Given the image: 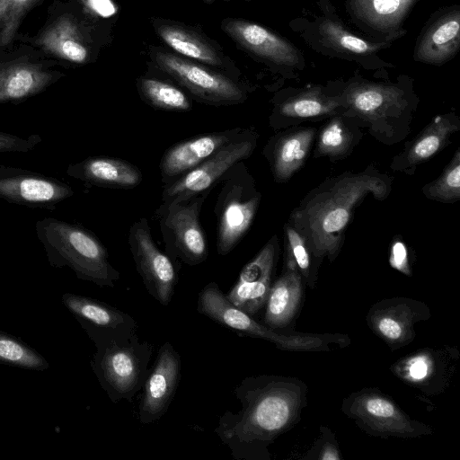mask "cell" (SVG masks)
<instances>
[{
  "mask_svg": "<svg viewBox=\"0 0 460 460\" xmlns=\"http://www.w3.org/2000/svg\"><path fill=\"white\" fill-rule=\"evenodd\" d=\"M307 393V385L296 377L247 376L234 389L240 410L226 411L214 431L234 459L270 460L269 447L301 420Z\"/></svg>",
  "mask_w": 460,
  "mask_h": 460,
  "instance_id": "cell-1",
  "label": "cell"
},
{
  "mask_svg": "<svg viewBox=\"0 0 460 460\" xmlns=\"http://www.w3.org/2000/svg\"><path fill=\"white\" fill-rule=\"evenodd\" d=\"M390 190L388 176L374 170L344 173L314 190L292 212L289 224L304 236L313 258L332 261L355 207L368 194L382 200Z\"/></svg>",
  "mask_w": 460,
  "mask_h": 460,
  "instance_id": "cell-2",
  "label": "cell"
},
{
  "mask_svg": "<svg viewBox=\"0 0 460 460\" xmlns=\"http://www.w3.org/2000/svg\"><path fill=\"white\" fill-rule=\"evenodd\" d=\"M288 26L307 47L322 56L354 62L370 71L395 67L380 55L392 45L354 34L331 0H316L314 10H304L301 15L288 22Z\"/></svg>",
  "mask_w": 460,
  "mask_h": 460,
  "instance_id": "cell-3",
  "label": "cell"
},
{
  "mask_svg": "<svg viewBox=\"0 0 460 460\" xmlns=\"http://www.w3.org/2000/svg\"><path fill=\"white\" fill-rule=\"evenodd\" d=\"M35 226L52 267H68L79 279L102 288H113L119 279L107 249L89 229L53 217L38 220Z\"/></svg>",
  "mask_w": 460,
  "mask_h": 460,
  "instance_id": "cell-4",
  "label": "cell"
},
{
  "mask_svg": "<svg viewBox=\"0 0 460 460\" xmlns=\"http://www.w3.org/2000/svg\"><path fill=\"white\" fill-rule=\"evenodd\" d=\"M342 96L346 117L367 121L372 131L391 138L394 126L412 111L418 102L412 80L400 75L396 82H376L355 74L345 83L337 82Z\"/></svg>",
  "mask_w": 460,
  "mask_h": 460,
  "instance_id": "cell-5",
  "label": "cell"
},
{
  "mask_svg": "<svg viewBox=\"0 0 460 460\" xmlns=\"http://www.w3.org/2000/svg\"><path fill=\"white\" fill-rule=\"evenodd\" d=\"M147 53L156 68L201 103L212 106L236 105L248 98L246 85L221 71L160 46L150 45Z\"/></svg>",
  "mask_w": 460,
  "mask_h": 460,
  "instance_id": "cell-6",
  "label": "cell"
},
{
  "mask_svg": "<svg viewBox=\"0 0 460 460\" xmlns=\"http://www.w3.org/2000/svg\"><path fill=\"white\" fill-rule=\"evenodd\" d=\"M217 195V252L225 256L231 252L250 229L257 213L261 195L243 162L234 164L220 180Z\"/></svg>",
  "mask_w": 460,
  "mask_h": 460,
  "instance_id": "cell-7",
  "label": "cell"
},
{
  "mask_svg": "<svg viewBox=\"0 0 460 460\" xmlns=\"http://www.w3.org/2000/svg\"><path fill=\"white\" fill-rule=\"evenodd\" d=\"M341 411L365 433L381 438H420L431 426L411 418L389 395L365 387L344 397Z\"/></svg>",
  "mask_w": 460,
  "mask_h": 460,
  "instance_id": "cell-8",
  "label": "cell"
},
{
  "mask_svg": "<svg viewBox=\"0 0 460 460\" xmlns=\"http://www.w3.org/2000/svg\"><path fill=\"white\" fill-rule=\"evenodd\" d=\"M154 345L134 334L123 344L96 349L91 367L102 388L113 402H132L143 388Z\"/></svg>",
  "mask_w": 460,
  "mask_h": 460,
  "instance_id": "cell-9",
  "label": "cell"
},
{
  "mask_svg": "<svg viewBox=\"0 0 460 460\" xmlns=\"http://www.w3.org/2000/svg\"><path fill=\"white\" fill-rule=\"evenodd\" d=\"M220 28L240 49L285 78L298 76L305 66L303 52L267 27L243 18L227 17L222 20Z\"/></svg>",
  "mask_w": 460,
  "mask_h": 460,
  "instance_id": "cell-10",
  "label": "cell"
},
{
  "mask_svg": "<svg viewBox=\"0 0 460 460\" xmlns=\"http://www.w3.org/2000/svg\"><path fill=\"white\" fill-rule=\"evenodd\" d=\"M256 143V134L245 129L242 135L221 146L199 164L165 184L162 191V202L157 209L210 191L211 187L220 181L234 164L251 156Z\"/></svg>",
  "mask_w": 460,
  "mask_h": 460,
  "instance_id": "cell-11",
  "label": "cell"
},
{
  "mask_svg": "<svg viewBox=\"0 0 460 460\" xmlns=\"http://www.w3.org/2000/svg\"><path fill=\"white\" fill-rule=\"evenodd\" d=\"M90 22L63 14L39 34L36 44L49 54L74 64L93 62L101 49L111 41V23Z\"/></svg>",
  "mask_w": 460,
  "mask_h": 460,
  "instance_id": "cell-12",
  "label": "cell"
},
{
  "mask_svg": "<svg viewBox=\"0 0 460 460\" xmlns=\"http://www.w3.org/2000/svg\"><path fill=\"white\" fill-rule=\"evenodd\" d=\"M208 193H200L155 212L167 254L189 266L202 263L208 254L206 235L199 220L201 208Z\"/></svg>",
  "mask_w": 460,
  "mask_h": 460,
  "instance_id": "cell-13",
  "label": "cell"
},
{
  "mask_svg": "<svg viewBox=\"0 0 460 460\" xmlns=\"http://www.w3.org/2000/svg\"><path fill=\"white\" fill-rule=\"evenodd\" d=\"M128 243L146 291L162 305H169L178 283V272L172 258L155 243L146 218L132 224Z\"/></svg>",
  "mask_w": 460,
  "mask_h": 460,
  "instance_id": "cell-14",
  "label": "cell"
},
{
  "mask_svg": "<svg viewBox=\"0 0 460 460\" xmlns=\"http://www.w3.org/2000/svg\"><path fill=\"white\" fill-rule=\"evenodd\" d=\"M459 358L454 346L423 348L398 358L389 369L402 383L431 397L449 387Z\"/></svg>",
  "mask_w": 460,
  "mask_h": 460,
  "instance_id": "cell-15",
  "label": "cell"
},
{
  "mask_svg": "<svg viewBox=\"0 0 460 460\" xmlns=\"http://www.w3.org/2000/svg\"><path fill=\"white\" fill-rule=\"evenodd\" d=\"M62 303L74 315L96 349L128 342L137 323L130 314L89 296L64 293Z\"/></svg>",
  "mask_w": 460,
  "mask_h": 460,
  "instance_id": "cell-16",
  "label": "cell"
},
{
  "mask_svg": "<svg viewBox=\"0 0 460 460\" xmlns=\"http://www.w3.org/2000/svg\"><path fill=\"white\" fill-rule=\"evenodd\" d=\"M157 37L172 52L240 80L241 71L221 46L201 31L179 21L150 17Z\"/></svg>",
  "mask_w": 460,
  "mask_h": 460,
  "instance_id": "cell-17",
  "label": "cell"
},
{
  "mask_svg": "<svg viewBox=\"0 0 460 460\" xmlns=\"http://www.w3.org/2000/svg\"><path fill=\"white\" fill-rule=\"evenodd\" d=\"M430 317V308L424 302L395 296L375 303L366 321L372 332L394 351L411 343L416 337L415 325Z\"/></svg>",
  "mask_w": 460,
  "mask_h": 460,
  "instance_id": "cell-18",
  "label": "cell"
},
{
  "mask_svg": "<svg viewBox=\"0 0 460 460\" xmlns=\"http://www.w3.org/2000/svg\"><path fill=\"white\" fill-rule=\"evenodd\" d=\"M420 0H343L351 23L368 40L394 42L408 32L404 23Z\"/></svg>",
  "mask_w": 460,
  "mask_h": 460,
  "instance_id": "cell-19",
  "label": "cell"
},
{
  "mask_svg": "<svg viewBox=\"0 0 460 460\" xmlns=\"http://www.w3.org/2000/svg\"><path fill=\"white\" fill-rule=\"evenodd\" d=\"M74 195L66 183L44 174L0 165V198L22 206L55 209Z\"/></svg>",
  "mask_w": 460,
  "mask_h": 460,
  "instance_id": "cell-20",
  "label": "cell"
},
{
  "mask_svg": "<svg viewBox=\"0 0 460 460\" xmlns=\"http://www.w3.org/2000/svg\"><path fill=\"white\" fill-rule=\"evenodd\" d=\"M181 368V357L177 350L170 342L164 343L143 385L138 408V419L142 424H150L165 414L177 391Z\"/></svg>",
  "mask_w": 460,
  "mask_h": 460,
  "instance_id": "cell-21",
  "label": "cell"
},
{
  "mask_svg": "<svg viewBox=\"0 0 460 460\" xmlns=\"http://www.w3.org/2000/svg\"><path fill=\"white\" fill-rule=\"evenodd\" d=\"M460 49V5L441 7L429 17L413 49V60L442 66L452 60Z\"/></svg>",
  "mask_w": 460,
  "mask_h": 460,
  "instance_id": "cell-22",
  "label": "cell"
},
{
  "mask_svg": "<svg viewBox=\"0 0 460 460\" xmlns=\"http://www.w3.org/2000/svg\"><path fill=\"white\" fill-rule=\"evenodd\" d=\"M279 243L273 236L240 271L236 283L226 295L238 308L253 316L264 305L273 283Z\"/></svg>",
  "mask_w": 460,
  "mask_h": 460,
  "instance_id": "cell-23",
  "label": "cell"
},
{
  "mask_svg": "<svg viewBox=\"0 0 460 460\" xmlns=\"http://www.w3.org/2000/svg\"><path fill=\"white\" fill-rule=\"evenodd\" d=\"M274 103L273 117L288 120L342 115L346 111L337 83L285 89L275 95Z\"/></svg>",
  "mask_w": 460,
  "mask_h": 460,
  "instance_id": "cell-24",
  "label": "cell"
},
{
  "mask_svg": "<svg viewBox=\"0 0 460 460\" xmlns=\"http://www.w3.org/2000/svg\"><path fill=\"white\" fill-rule=\"evenodd\" d=\"M244 130L235 128L202 134L170 146L163 154L159 164L162 181L164 185L173 181L199 164L221 146L238 137Z\"/></svg>",
  "mask_w": 460,
  "mask_h": 460,
  "instance_id": "cell-25",
  "label": "cell"
},
{
  "mask_svg": "<svg viewBox=\"0 0 460 460\" xmlns=\"http://www.w3.org/2000/svg\"><path fill=\"white\" fill-rule=\"evenodd\" d=\"M305 281L297 268L286 261L285 269L270 289L266 303L264 323L276 330L292 324L304 298Z\"/></svg>",
  "mask_w": 460,
  "mask_h": 460,
  "instance_id": "cell-26",
  "label": "cell"
},
{
  "mask_svg": "<svg viewBox=\"0 0 460 460\" xmlns=\"http://www.w3.org/2000/svg\"><path fill=\"white\" fill-rule=\"evenodd\" d=\"M61 75L26 60L0 64V104L18 103L43 92Z\"/></svg>",
  "mask_w": 460,
  "mask_h": 460,
  "instance_id": "cell-27",
  "label": "cell"
},
{
  "mask_svg": "<svg viewBox=\"0 0 460 460\" xmlns=\"http://www.w3.org/2000/svg\"><path fill=\"white\" fill-rule=\"evenodd\" d=\"M66 173L85 183L111 189H133L143 180L142 172L137 165L108 156H92L71 164Z\"/></svg>",
  "mask_w": 460,
  "mask_h": 460,
  "instance_id": "cell-28",
  "label": "cell"
},
{
  "mask_svg": "<svg viewBox=\"0 0 460 460\" xmlns=\"http://www.w3.org/2000/svg\"><path fill=\"white\" fill-rule=\"evenodd\" d=\"M458 129V119L454 115L436 117L401 154L396 168H411L426 162L444 147Z\"/></svg>",
  "mask_w": 460,
  "mask_h": 460,
  "instance_id": "cell-29",
  "label": "cell"
},
{
  "mask_svg": "<svg viewBox=\"0 0 460 460\" xmlns=\"http://www.w3.org/2000/svg\"><path fill=\"white\" fill-rule=\"evenodd\" d=\"M314 135L313 128H301L276 138L269 158L277 181H287L303 165Z\"/></svg>",
  "mask_w": 460,
  "mask_h": 460,
  "instance_id": "cell-30",
  "label": "cell"
},
{
  "mask_svg": "<svg viewBox=\"0 0 460 460\" xmlns=\"http://www.w3.org/2000/svg\"><path fill=\"white\" fill-rule=\"evenodd\" d=\"M136 85L140 98L154 109L186 112L192 108L185 92L167 81L143 75L137 79Z\"/></svg>",
  "mask_w": 460,
  "mask_h": 460,
  "instance_id": "cell-31",
  "label": "cell"
},
{
  "mask_svg": "<svg viewBox=\"0 0 460 460\" xmlns=\"http://www.w3.org/2000/svg\"><path fill=\"white\" fill-rule=\"evenodd\" d=\"M0 363L27 370L43 371L49 362L21 339L0 331Z\"/></svg>",
  "mask_w": 460,
  "mask_h": 460,
  "instance_id": "cell-32",
  "label": "cell"
},
{
  "mask_svg": "<svg viewBox=\"0 0 460 460\" xmlns=\"http://www.w3.org/2000/svg\"><path fill=\"white\" fill-rule=\"evenodd\" d=\"M356 134L342 117H333L319 134L315 155L330 157L346 155L358 140Z\"/></svg>",
  "mask_w": 460,
  "mask_h": 460,
  "instance_id": "cell-33",
  "label": "cell"
},
{
  "mask_svg": "<svg viewBox=\"0 0 460 460\" xmlns=\"http://www.w3.org/2000/svg\"><path fill=\"white\" fill-rule=\"evenodd\" d=\"M286 261L293 263L300 272L305 283L314 288L316 283V266L304 236L290 224L286 226Z\"/></svg>",
  "mask_w": 460,
  "mask_h": 460,
  "instance_id": "cell-34",
  "label": "cell"
},
{
  "mask_svg": "<svg viewBox=\"0 0 460 460\" xmlns=\"http://www.w3.org/2000/svg\"><path fill=\"white\" fill-rule=\"evenodd\" d=\"M429 199L443 202H454L460 199V153L456 150L454 158L443 173L423 189Z\"/></svg>",
  "mask_w": 460,
  "mask_h": 460,
  "instance_id": "cell-35",
  "label": "cell"
},
{
  "mask_svg": "<svg viewBox=\"0 0 460 460\" xmlns=\"http://www.w3.org/2000/svg\"><path fill=\"white\" fill-rule=\"evenodd\" d=\"M37 0H5L7 13L2 22L0 30V46H6L14 38V35L29 9Z\"/></svg>",
  "mask_w": 460,
  "mask_h": 460,
  "instance_id": "cell-36",
  "label": "cell"
},
{
  "mask_svg": "<svg viewBox=\"0 0 460 460\" xmlns=\"http://www.w3.org/2000/svg\"><path fill=\"white\" fill-rule=\"evenodd\" d=\"M342 458L333 432L326 426H320V436L304 459L341 460Z\"/></svg>",
  "mask_w": 460,
  "mask_h": 460,
  "instance_id": "cell-37",
  "label": "cell"
},
{
  "mask_svg": "<svg viewBox=\"0 0 460 460\" xmlns=\"http://www.w3.org/2000/svg\"><path fill=\"white\" fill-rule=\"evenodd\" d=\"M39 135L33 134L27 137L0 131V153H28L41 142Z\"/></svg>",
  "mask_w": 460,
  "mask_h": 460,
  "instance_id": "cell-38",
  "label": "cell"
},
{
  "mask_svg": "<svg viewBox=\"0 0 460 460\" xmlns=\"http://www.w3.org/2000/svg\"><path fill=\"white\" fill-rule=\"evenodd\" d=\"M390 264L397 270L411 275L407 250L403 243L399 241L394 243L391 250Z\"/></svg>",
  "mask_w": 460,
  "mask_h": 460,
  "instance_id": "cell-39",
  "label": "cell"
},
{
  "mask_svg": "<svg viewBox=\"0 0 460 460\" xmlns=\"http://www.w3.org/2000/svg\"><path fill=\"white\" fill-rule=\"evenodd\" d=\"M7 6L8 5L5 0H0V25H2V22L6 15Z\"/></svg>",
  "mask_w": 460,
  "mask_h": 460,
  "instance_id": "cell-40",
  "label": "cell"
},
{
  "mask_svg": "<svg viewBox=\"0 0 460 460\" xmlns=\"http://www.w3.org/2000/svg\"><path fill=\"white\" fill-rule=\"evenodd\" d=\"M201 1H202L203 3H205V4H212V3H214V2H215V0H201ZM223 1H226V2H228L229 0H223Z\"/></svg>",
  "mask_w": 460,
  "mask_h": 460,
  "instance_id": "cell-41",
  "label": "cell"
},
{
  "mask_svg": "<svg viewBox=\"0 0 460 460\" xmlns=\"http://www.w3.org/2000/svg\"><path fill=\"white\" fill-rule=\"evenodd\" d=\"M238 1H245V2H250V1H252V0H238Z\"/></svg>",
  "mask_w": 460,
  "mask_h": 460,
  "instance_id": "cell-42",
  "label": "cell"
}]
</instances>
